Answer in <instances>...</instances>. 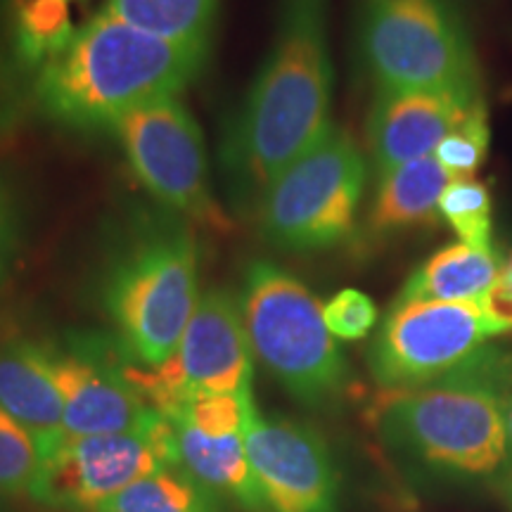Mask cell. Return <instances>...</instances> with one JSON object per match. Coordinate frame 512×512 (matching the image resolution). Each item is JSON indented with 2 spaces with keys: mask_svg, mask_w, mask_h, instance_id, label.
Wrapping results in <instances>:
<instances>
[{
  "mask_svg": "<svg viewBox=\"0 0 512 512\" xmlns=\"http://www.w3.org/2000/svg\"><path fill=\"white\" fill-rule=\"evenodd\" d=\"M102 10L140 29L209 48L219 0H107Z\"/></svg>",
  "mask_w": 512,
  "mask_h": 512,
  "instance_id": "obj_21",
  "label": "cell"
},
{
  "mask_svg": "<svg viewBox=\"0 0 512 512\" xmlns=\"http://www.w3.org/2000/svg\"><path fill=\"white\" fill-rule=\"evenodd\" d=\"M482 313L496 330V335L512 330V287L498 275V280L479 299Z\"/></svg>",
  "mask_w": 512,
  "mask_h": 512,
  "instance_id": "obj_28",
  "label": "cell"
},
{
  "mask_svg": "<svg viewBox=\"0 0 512 512\" xmlns=\"http://www.w3.org/2000/svg\"><path fill=\"white\" fill-rule=\"evenodd\" d=\"M0 411L27 427L43 446L64 437V403L55 380L53 347L31 339L0 342Z\"/></svg>",
  "mask_w": 512,
  "mask_h": 512,
  "instance_id": "obj_15",
  "label": "cell"
},
{
  "mask_svg": "<svg viewBox=\"0 0 512 512\" xmlns=\"http://www.w3.org/2000/svg\"><path fill=\"white\" fill-rule=\"evenodd\" d=\"M489 145V112H486V102L482 100L441 140L437 152H434V159L441 164V169L446 171L451 181H463V178L475 176L479 166L486 162Z\"/></svg>",
  "mask_w": 512,
  "mask_h": 512,
  "instance_id": "obj_23",
  "label": "cell"
},
{
  "mask_svg": "<svg viewBox=\"0 0 512 512\" xmlns=\"http://www.w3.org/2000/svg\"><path fill=\"white\" fill-rule=\"evenodd\" d=\"M496 330L479 302H394L368 349L382 389H413L463 368Z\"/></svg>",
  "mask_w": 512,
  "mask_h": 512,
  "instance_id": "obj_11",
  "label": "cell"
},
{
  "mask_svg": "<svg viewBox=\"0 0 512 512\" xmlns=\"http://www.w3.org/2000/svg\"><path fill=\"white\" fill-rule=\"evenodd\" d=\"M67 3H69V0H67Z\"/></svg>",
  "mask_w": 512,
  "mask_h": 512,
  "instance_id": "obj_31",
  "label": "cell"
},
{
  "mask_svg": "<svg viewBox=\"0 0 512 512\" xmlns=\"http://www.w3.org/2000/svg\"><path fill=\"white\" fill-rule=\"evenodd\" d=\"M494 249L448 245L415 268L394 302H479L501 275Z\"/></svg>",
  "mask_w": 512,
  "mask_h": 512,
  "instance_id": "obj_18",
  "label": "cell"
},
{
  "mask_svg": "<svg viewBox=\"0 0 512 512\" xmlns=\"http://www.w3.org/2000/svg\"><path fill=\"white\" fill-rule=\"evenodd\" d=\"M19 242H22V221H19L17 200L8 181L0 176V283L8 280L15 266Z\"/></svg>",
  "mask_w": 512,
  "mask_h": 512,
  "instance_id": "obj_27",
  "label": "cell"
},
{
  "mask_svg": "<svg viewBox=\"0 0 512 512\" xmlns=\"http://www.w3.org/2000/svg\"><path fill=\"white\" fill-rule=\"evenodd\" d=\"M330 0H278L273 41L223 140L230 188L256 202L332 126Z\"/></svg>",
  "mask_w": 512,
  "mask_h": 512,
  "instance_id": "obj_1",
  "label": "cell"
},
{
  "mask_svg": "<svg viewBox=\"0 0 512 512\" xmlns=\"http://www.w3.org/2000/svg\"><path fill=\"white\" fill-rule=\"evenodd\" d=\"M508 432L512 441V380H510V392H508Z\"/></svg>",
  "mask_w": 512,
  "mask_h": 512,
  "instance_id": "obj_30",
  "label": "cell"
},
{
  "mask_svg": "<svg viewBox=\"0 0 512 512\" xmlns=\"http://www.w3.org/2000/svg\"><path fill=\"white\" fill-rule=\"evenodd\" d=\"M171 422V420H169ZM176 432L178 465L226 501L245 512H266L247 456L245 432L207 434L188 425L171 422Z\"/></svg>",
  "mask_w": 512,
  "mask_h": 512,
  "instance_id": "obj_17",
  "label": "cell"
},
{
  "mask_svg": "<svg viewBox=\"0 0 512 512\" xmlns=\"http://www.w3.org/2000/svg\"><path fill=\"white\" fill-rule=\"evenodd\" d=\"M110 133L131 174L159 207L216 230L228 228L211 192L202 131L181 95L152 100L128 112Z\"/></svg>",
  "mask_w": 512,
  "mask_h": 512,
  "instance_id": "obj_8",
  "label": "cell"
},
{
  "mask_svg": "<svg viewBox=\"0 0 512 512\" xmlns=\"http://www.w3.org/2000/svg\"><path fill=\"white\" fill-rule=\"evenodd\" d=\"M91 512H223V498L178 465L138 479Z\"/></svg>",
  "mask_w": 512,
  "mask_h": 512,
  "instance_id": "obj_19",
  "label": "cell"
},
{
  "mask_svg": "<svg viewBox=\"0 0 512 512\" xmlns=\"http://www.w3.org/2000/svg\"><path fill=\"white\" fill-rule=\"evenodd\" d=\"M76 29L67 0H15L10 22V50L34 76L74 41Z\"/></svg>",
  "mask_w": 512,
  "mask_h": 512,
  "instance_id": "obj_20",
  "label": "cell"
},
{
  "mask_svg": "<svg viewBox=\"0 0 512 512\" xmlns=\"http://www.w3.org/2000/svg\"><path fill=\"white\" fill-rule=\"evenodd\" d=\"M354 29L375 88L482 95L460 0H354Z\"/></svg>",
  "mask_w": 512,
  "mask_h": 512,
  "instance_id": "obj_5",
  "label": "cell"
},
{
  "mask_svg": "<svg viewBox=\"0 0 512 512\" xmlns=\"http://www.w3.org/2000/svg\"><path fill=\"white\" fill-rule=\"evenodd\" d=\"M162 467H178L174 425L157 420L133 432L60 437L43 446L29 496L55 510L91 512Z\"/></svg>",
  "mask_w": 512,
  "mask_h": 512,
  "instance_id": "obj_10",
  "label": "cell"
},
{
  "mask_svg": "<svg viewBox=\"0 0 512 512\" xmlns=\"http://www.w3.org/2000/svg\"><path fill=\"white\" fill-rule=\"evenodd\" d=\"M323 318L332 337L342 342L366 339L377 325V306L366 292L342 290L323 306Z\"/></svg>",
  "mask_w": 512,
  "mask_h": 512,
  "instance_id": "obj_26",
  "label": "cell"
},
{
  "mask_svg": "<svg viewBox=\"0 0 512 512\" xmlns=\"http://www.w3.org/2000/svg\"><path fill=\"white\" fill-rule=\"evenodd\" d=\"M128 375L164 418L200 396L252 394L254 351L240 299L228 290L204 292L174 356L157 368L131 363Z\"/></svg>",
  "mask_w": 512,
  "mask_h": 512,
  "instance_id": "obj_9",
  "label": "cell"
},
{
  "mask_svg": "<svg viewBox=\"0 0 512 512\" xmlns=\"http://www.w3.org/2000/svg\"><path fill=\"white\" fill-rule=\"evenodd\" d=\"M197 261L190 221L159 204L133 211L107 247L100 299L119 347L138 366L174 356L202 297Z\"/></svg>",
  "mask_w": 512,
  "mask_h": 512,
  "instance_id": "obj_4",
  "label": "cell"
},
{
  "mask_svg": "<svg viewBox=\"0 0 512 512\" xmlns=\"http://www.w3.org/2000/svg\"><path fill=\"white\" fill-rule=\"evenodd\" d=\"M247 456L266 512H337V475L323 437L309 425L247 415Z\"/></svg>",
  "mask_w": 512,
  "mask_h": 512,
  "instance_id": "obj_13",
  "label": "cell"
},
{
  "mask_svg": "<svg viewBox=\"0 0 512 512\" xmlns=\"http://www.w3.org/2000/svg\"><path fill=\"white\" fill-rule=\"evenodd\" d=\"M41 441L0 411V494H27L41 467Z\"/></svg>",
  "mask_w": 512,
  "mask_h": 512,
  "instance_id": "obj_24",
  "label": "cell"
},
{
  "mask_svg": "<svg viewBox=\"0 0 512 512\" xmlns=\"http://www.w3.org/2000/svg\"><path fill=\"white\" fill-rule=\"evenodd\" d=\"M34 110V76L17 62L10 48L0 46V145L27 124Z\"/></svg>",
  "mask_w": 512,
  "mask_h": 512,
  "instance_id": "obj_25",
  "label": "cell"
},
{
  "mask_svg": "<svg viewBox=\"0 0 512 512\" xmlns=\"http://www.w3.org/2000/svg\"><path fill=\"white\" fill-rule=\"evenodd\" d=\"M482 95L458 91H389L375 88L368 114V147L375 174L434 157L441 140L456 128Z\"/></svg>",
  "mask_w": 512,
  "mask_h": 512,
  "instance_id": "obj_14",
  "label": "cell"
},
{
  "mask_svg": "<svg viewBox=\"0 0 512 512\" xmlns=\"http://www.w3.org/2000/svg\"><path fill=\"white\" fill-rule=\"evenodd\" d=\"M131 358L107 339L74 337L53 349L55 380L64 403V437L133 432L159 418L128 375Z\"/></svg>",
  "mask_w": 512,
  "mask_h": 512,
  "instance_id": "obj_12",
  "label": "cell"
},
{
  "mask_svg": "<svg viewBox=\"0 0 512 512\" xmlns=\"http://www.w3.org/2000/svg\"><path fill=\"white\" fill-rule=\"evenodd\" d=\"M512 356L482 349L432 384L377 399L375 427L394 451L448 477H491L510 458Z\"/></svg>",
  "mask_w": 512,
  "mask_h": 512,
  "instance_id": "obj_3",
  "label": "cell"
},
{
  "mask_svg": "<svg viewBox=\"0 0 512 512\" xmlns=\"http://www.w3.org/2000/svg\"><path fill=\"white\" fill-rule=\"evenodd\" d=\"M366 159L332 124L256 200V228L280 252H323L354 235L366 190Z\"/></svg>",
  "mask_w": 512,
  "mask_h": 512,
  "instance_id": "obj_7",
  "label": "cell"
},
{
  "mask_svg": "<svg viewBox=\"0 0 512 512\" xmlns=\"http://www.w3.org/2000/svg\"><path fill=\"white\" fill-rule=\"evenodd\" d=\"M491 190L477 178L451 181L441 192L439 214L463 245L491 249Z\"/></svg>",
  "mask_w": 512,
  "mask_h": 512,
  "instance_id": "obj_22",
  "label": "cell"
},
{
  "mask_svg": "<svg viewBox=\"0 0 512 512\" xmlns=\"http://www.w3.org/2000/svg\"><path fill=\"white\" fill-rule=\"evenodd\" d=\"M209 48L140 29L100 10L34 74V110L69 131H112L147 102L181 95Z\"/></svg>",
  "mask_w": 512,
  "mask_h": 512,
  "instance_id": "obj_2",
  "label": "cell"
},
{
  "mask_svg": "<svg viewBox=\"0 0 512 512\" xmlns=\"http://www.w3.org/2000/svg\"><path fill=\"white\" fill-rule=\"evenodd\" d=\"M254 358L292 399L328 408L349 387V366L302 280L271 261H252L240 294Z\"/></svg>",
  "mask_w": 512,
  "mask_h": 512,
  "instance_id": "obj_6",
  "label": "cell"
},
{
  "mask_svg": "<svg viewBox=\"0 0 512 512\" xmlns=\"http://www.w3.org/2000/svg\"><path fill=\"white\" fill-rule=\"evenodd\" d=\"M501 278L505 280V283H508V285L512 287V249H510V254L505 256V259H503V266H501Z\"/></svg>",
  "mask_w": 512,
  "mask_h": 512,
  "instance_id": "obj_29",
  "label": "cell"
},
{
  "mask_svg": "<svg viewBox=\"0 0 512 512\" xmlns=\"http://www.w3.org/2000/svg\"><path fill=\"white\" fill-rule=\"evenodd\" d=\"M448 183L451 178L434 157L408 162L377 176L375 197L366 219L368 240H384L413 228L434 226L441 219L439 200Z\"/></svg>",
  "mask_w": 512,
  "mask_h": 512,
  "instance_id": "obj_16",
  "label": "cell"
}]
</instances>
